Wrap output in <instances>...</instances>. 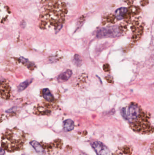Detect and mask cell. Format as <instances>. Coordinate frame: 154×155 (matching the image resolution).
I'll return each mask as SVG.
<instances>
[{
  "label": "cell",
  "mask_w": 154,
  "mask_h": 155,
  "mask_svg": "<svg viewBox=\"0 0 154 155\" xmlns=\"http://www.w3.org/2000/svg\"><path fill=\"white\" fill-rule=\"evenodd\" d=\"M40 27H59L64 22L68 9L63 0H42Z\"/></svg>",
  "instance_id": "6da1fadb"
},
{
  "label": "cell",
  "mask_w": 154,
  "mask_h": 155,
  "mask_svg": "<svg viewBox=\"0 0 154 155\" xmlns=\"http://www.w3.org/2000/svg\"><path fill=\"white\" fill-rule=\"evenodd\" d=\"M127 10L125 7L119 8L115 12L116 16L118 20H121L124 18Z\"/></svg>",
  "instance_id": "30bf717a"
},
{
  "label": "cell",
  "mask_w": 154,
  "mask_h": 155,
  "mask_svg": "<svg viewBox=\"0 0 154 155\" xmlns=\"http://www.w3.org/2000/svg\"><path fill=\"white\" fill-rule=\"evenodd\" d=\"M11 87L5 79L0 78V97L8 99L11 95Z\"/></svg>",
  "instance_id": "5b68a950"
},
{
  "label": "cell",
  "mask_w": 154,
  "mask_h": 155,
  "mask_svg": "<svg viewBox=\"0 0 154 155\" xmlns=\"http://www.w3.org/2000/svg\"><path fill=\"white\" fill-rule=\"evenodd\" d=\"M74 61H75V64L77 66H81L82 64V60L81 57L78 55V54H76L74 57Z\"/></svg>",
  "instance_id": "7c38bea8"
},
{
  "label": "cell",
  "mask_w": 154,
  "mask_h": 155,
  "mask_svg": "<svg viewBox=\"0 0 154 155\" xmlns=\"http://www.w3.org/2000/svg\"><path fill=\"white\" fill-rule=\"evenodd\" d=\"M72 71L71 70H67L65 72L61 74L58 77V81L60 83L66 82L68 80L69 78L71 77L72 75Z\"/></svg>",
  "instance_id": "52a82bcc"
},
{
  "label": "cell",
  "mask_w": 154,
  "mask_h": 155,
  "mask_svg": "<svg viewBox=\"0 0 154 155\" xmlns=\"http://www.w3.org/2000/svg\"><path fill=\"white\" fill-rule=\"evenodd\" d=\"M121 114L134 132L142 134L153 133L151 115L144 111L137 103L133 102L127 107L122 108Z\"/></svg>",
  "instance_id": "7a4b0ae2"
},
{
  "label": "cell",
  "mask_w": 154,
  "mask_h": 155,
  "mask_svg": "<svg viewBox=\"0 0 154 155\" xmlns=\"http://www.w3.org/2000/svg\"><path fill=\"white\" fill-rule=\"evenodd\" d=\"M5 153V152L4 150L2 148L0 147V155H4Z\"/></svg>",
  "instance_id": "5bb4252c"
},
{
  "label": "cell",
  "mask_w": 154,
  "mask_h": 155,
  "mask_svg": "<svg viewBox=\"0 0 154 155\" xmlns=\"http://www.w3.org/2000/svg\"><path fill=\"white\" fill-rule=\"evenodd\" d=\"M63 129L66 132L72 131L74 128V123L71 119H67L63 122Z\"/></svg>",
  "instance_id": "ba28073f"
},
{
  "label": "cell",
  "mask_w": 154,
  "mask_h": 155,
  "mask_svg": "<svg viewBox=\"0 0 154 155\" xmlns=\"http://www.w3.org/2000/svg\"><path fill=\"white\" fill-rule=\"evenodd\" d=\"M91 146L97 155H111L110 150L101 142H93L91 143Z\"/></svg>",
  "instance_id": "277c9868"
},
{
  "label": "cell",
  "mask_w": 154,
  "mask_h": 155,
  "mask_svg": "<svg viewBox=\"0 0 154 155\" xmlns=\"http://www.w3.org/2000/svg\"><path fill=\"white\" fill-rule=\"evenodd\" d=\"M27 139V134L17 127L7 129L2 135V148L10 153L20 151L23 149Z\"/></svg>",
  "instance_id": "3957f363"
},
{
  "label": "cell",
  "mask_w": 154,
  "mask_h": 155,
  "mask_svg": "<svg viewBox=\"0 0 154 155\" xmlns=\"http://www.w3.org/2000/svg\"><path fill=\"white\" fill-rule=\"evenodd\" d=\"M30 144L34 148L37 153L40 154L43 153L44 150L42 148L41 145L38 142L35 141H32L30 142Z\"/></svg>",
  "instance_id": "9c48e42d"
},
{
  "label": "cell",
  "mask_w": 154,
  "mask_h": 155,
  "mask_svg": "<svg viewBox=\"0 0 154 155\" xmlns=\"http://www.w3.org/2000/svg\"><path fill=\"white\" fill-rule=\"evenodd\" d=\"M103 69L105 72L109 71V70H110L109 65L108 64H105L104 65V67H103Z\"/></svg>",
  "instance_id": "4fadbf2b"
},
{
  "label": "cell",
  "mask_w": 154,
  "mask_h": 155,
  "mask_svg": "<svg viewBox=\"0 0 154 155\" xmlns=\"http://www.w3.org/2000/svg\"><path fill=\"white\" fill-rule=\"evenodd\" d=\"M42 96L46 101L49 102H54V97L48 88H44L42 89Z\"/></svg>",
  "instance_id": "8992f818"
},
{
  "label": "cell",
  "mask_w": 154,
  "mask_h": 155,
  "mask_svg": "<svg viewBox=\"0 0 154 155\" xmlns=\"http://www.w3.org/2000/svg\"><path fill=\"white\" fill-rule=\"evenodd\" d=\"M32 82V80H28L23 83H21L18 87V90L19 92H21L23 91L24 89H26Z\"/></svg>",
  "instance_id": "8fae6325"
}]
</instances>
